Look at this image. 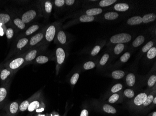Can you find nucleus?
I'll list each match as a JSON object with an SVG mask.
<instances>
[{
	"instance_id": "f257e3e1",
	"label": "nucleus",
	"mask_w": 156,
	"mask_h": 116,
	"mask_svg": "<svg viewBox=\"0 0 156 116\" xmlns=\"http://www.w3.org/2000/svg\"><path fill=\"white\" fill-rule=\"evenodd\" d=\"M25 66V59L24 54H21L20 55L13 58L12 60L7 61L3 64L4 68L9 69L12 71L14 74H16L17 71Z\"/></svg>"
},
{
	"instance_id": "f03ea898",
	"label": "nucleus",
	"mask_w": 156,
	"mask_h": 116,
	"mask_svg": "<svg viewBox=\"0 0 156 116\" xmlns=\"http://www.w3.org/2000/svg\"><path fill=\"white\" fill-rule=\"evenodd\" d=\"M46 47L47 46L45 45V43L42 42L36 47H34L25 53H23L24 55L25 66L32 62L37 57L41 54V52L45 49Z\"/></svg>"
},
{
	"instance_id": "7ed1b4c3",
	"label": "nucleus",
	"mask_w": 156,
	"mask_h": 116,
	"mask_svg": "<svg viewBox=\"0 0 156 116\" xmlns=\"http://www.w3.org/2000/svg\"><path fill=\"white\" fill-rule=\"evenodd\" d=\"M45 31V29H43L40 32L33 36L30 39L28 45L23 51V52H25V51L27 52L28 51L30 50L34 47H36L37 46L41 43L42 41L44 39Z\"/></svg>"
},
{
	"instance_id": "20e7f679",
	"label": "nucleus",
	"mask_w": 156,
	"mask_h": 116,
	"mask_svg": "<svg viewBox=\"0 0 156 116\" xmlns=\"http://www.w3.org/2000/svg\"><path fill=\"white\" fill-rule=\"evenodd\" d=\"M44 103V102L42 91L41 90H40L35 92V97L30 102L27 111L30 113H34V111L38 109Z\"/></svg>"
},
{
	"instance_id": "39448f33",
	"label": "nucleus",
	"mask_w": 156,
	"mask_h": 116,
	"mask_svg": "<svg viewBox=\"0 0 156 116\" xmlns=\"http://www.w3.org/2000/svg\"><path fill=\"white\" fill-rule=\"evenodd\" d=\"M20 102L18 101H14L8 102L3 107L2 110L6 112L8 116H16L19 111V105Z\"/></svg>"
},
{
	"instance_id": "423d86ee",
	"label": "nucleus",
	"mask_w": 156,
	"mask_h": 116,
	"mask_svg": "<svg viewBox=\"0 0 156 116\" xmlns=\"http://www.w3.org/2000/svg\"><path fill=\"white\" fill-rule=\"evenodd\" d=\"M14 72L7 68H3L0 71V82L1 85H5L11 83L12 78L14 76Z\"/></svg>"
},
{
	"instance_id": "0eeeda50",
	"label": "nucleus",
	"mask_w": 156,
	"mask_h": 116,
	"mask_svg": "<svg viewBox=\"0 0 156 116\" xmlns=\"http://www.w3.org/2000/svg\"><path fill=\"white\" fill-rule=\"evenodd\" d=\"M10 84L0 86V110H2L8 103Z\"/></svg>"
},
{
	"instance_id": "6e6552de",
	"label": "nucleus",
	"mask_w": 156,
	"mask_h": 116,
	"mask_svg": "<svg viewBox=\"0 0 156 116\" xmlns=\"http://www.w3.org/2000/svg\"><path fill=\"white\" fill-rule=\"evenodd\" d=\"M131 40V36L126 33H121L112 36L110 38V41L114 44L125 43L129 42Z\"/></svg>"
},
{
	"instance_id": "1a4fd4ad",
	"label": "nucleus",
	"mask_w": 156,
	"mask_h": 116,
	"mask_svg": "<svg viewBox=\"0 0 156 116\" xmlns=\"http://www.w3.org/2000/svg\"><path fill=\"white\" fill-rule=\"evenodd\" d=\"M37 13L36 10L30 9L23 13L21 19L25 24H28L37 17Z\"/></svg>"
},
{
	"instance_id": "9d476101",
	"label": "nucleus",
	"mask_w": 156,
	"mask_h": 116,
	"mask_svg": "<svg viewBox=\"0 0 156 116\" xmlns=\"http://www.w3.org/2000/svg\"><path fill=\"white\" fill-rule=\"evenodd\" d=\"M56 33V27L55 25H50L45 29L44 39L47 42L53 41Z\"/></svg>"
},
{
	"instance_id": "9b49d317",
	"label": "nucleus",
	"mask_w": 156,
	"mask_h": 116,
	"mask_svg": "<svg viewBox=\"0 0 156 116\" xmlns=\"http://www.w3.org/2000/svg\"><path fill=\"white\" fill-rule=\"evenodd\" d=\"M29 40V39L27 37H23L19 39L16 43L14 53H19L20 52H23L28 45Z\"/></svg>"
},
{
	"instance_id": "f8f14e48",
	"label": "nucleus",
	"mask_w": 156,
	"mask_h": 116,
	"mask_svg": "<svg viewBox=\"0 0 156 116\" xmlns=\"http://www.w3.org/2000/svg\"><path fill=\"white\" fill-rule=\"evenodd\" d=\"M41 11L44 17L48 16L51 13L52 10V4L51 2L46 1L41 3Z\"/></svg>"
},
{
	"instance_id": "ddd939ff",
	"label": "nucleus",
	"mask_w": 156,
	"mask_h": 116,
	"mask_svg": "<svg viewBox=\"0 0 156 116\" xmlns=\"http://www.w3.org/2000/svg\"><path fill=\"white\" fill-rule=\"evenodd\" d=\"M56 57L58 64L61 65L64 62L66 58V54L64 49L58 48L56 51Z\"/></svg>"
},
{
	"instance_id": "4468645a",
	"label": "nucleus",
	"mask_w": 156,
	"mask_h": 116,
	"mask_svg": "<svg viewBox=\"0 0 156 116\" xmlns=\"http://www.w3.org/2000/svg\"><path fill=\"white\" fill-rule=\"evenodd\" d=\"M35 96V93L33 94L31 96H30L29 98L24 101H23L22 102L20 103V105H19V111L20 112H23V111H26L28 110V107L29 106L30 102L34 98Z\"/></svg>"
},
{
	"instance_id": "2eb2a0df",
	"label": "nucleus",
	"mask_w": 156,
	"mask_h": 116,
	"mask_svg": "<svg viewBox=\"0 0 156 116\" xmlns=\"http://www.w3.org/2000/svg\"><path fill=\"white\" fill-rule=\"evenodd\" d=\"M147 96V94L145 93H141L138 94L134 99V104L137 106H141L145 102Z\"/></svg>"
},
{
	"instance_id": "dca6fc26",
	"label": "nucleus",
	"mask_w": 156,
	"mask_h": 116,
	"mask_svg": "<svg viewBox=\"0 0 156 116\" xmlns=\"http://www.w3.org/2000/svg\"><path fill=\"white\" fill-rule=\"evenodd\" d=\"M142 22V18L141 16H135L131 17L127 21V23L129 25H139Z\"/></svg>"
},
{
	"instance_id": "f3484780",
	"label": "nucleus",
	"mask_w": 156,
	"mask_h": 116,
	"mask_svg": "<svg viewBox=\"0 0 156 116\" xmlns=\"http://www.w3.org/2000/svg\"><path fill=\"white\" fill-rule=\"evenodd\" d=\"M156 19V15L153 13L146 14L142 18V22L144 23H148L155 21Z\"/></svg>"
},
{
	"instance_id": "a211bd4d",
	"label": "nucleus",
	"mask_w": 156,
	"mask_h": 116,
	"mask_svg": "<svg viewBox=\"0 0 156 116\" xmlns=\"http://www.w3.org/2000/svg\"><path fill=\"white\" fill-rule=\"evenodd\" d=\"M114 8L116 11L124 12L129 9V5L125 3H117L115 5Z\"/></svg>"
},
{
	"instance_id": "6ab92c4d",
	"label": "nucleus",
	"mask_w": 156,
	"mask_h": 116,
	"mask_svg": "<svg viewBox=\"0 0 156 116\" xmlns=\"http://www.w3.org/2000/svg\"><path fill=\"white\" fill-rule=\"evenodd\" d=\"M39 28L40 27L37 24L31 25L25 31L24 35L26 36L31 35L33 33L37 31L39 29Z\"/></svg>"
},
{
	"instance_id": "aec40b11",
	"label": "nucleus",
	"mask_w": 156,
	"mask_h": 116,
	"mask_svg": "<svg viewBox=\"0 0 156 116\" xmlns=\"http://www.w3.org/2000/svg\"><path fill=\"white\" fill-rule=\"evenodd\" d=\"M34 61V63L37 64H44L49 61V58L46 56L40 55L37 57L36 58Z\"/></svg>"
},
{
	"instance_id": "412c9836",
	"label": "nucleus",
	"mask_w": 156,
	"mask_h": 116,
	"mask_svg": "<svg viewBox=\"0 0 156 116\" xmlns=\"http://www.w3.org/2000/svg\"><path fill=\"white\" fill-rule=\"evenodd\" d=\"M11 21V17L8 14L0 13V23L6 25Z\"/></svg>"
},
{
	"instance_id": "4be33fe9",
	"label": "nucleus",
	"mask_w": 156,
	"mask_h": 116,
	"mask_svg": "<svg viewBox=\"0 0 156 116\" xmlns=\"http://www.w3.org/2000/svg\"><path fill=\"white\" fill-rule=\"evenodd\" d=\"M13 23L18 29L20 30H23L25 28L26 24L23 22L21 18H16L13 19Z\"/></svg>"
},
{
	"instance_id": "5701e85b",
	"label": "nucleus",
	"mask_w": 156,
	"mask_h": 116,
	"mask_svg": "<svg viewBox=\"0 0 156 116\" xmlns=\"http://www.w3.org/2000/svg\"><path fill=\"white\" fill-rule=\"evenodd\" d=\"M57 40H58V42L60 43V44H66V36L65 33L62 30H60L58 31L57 36Z\"/></svg>"
},
{
	"instance_id": "b1692460",
	"label": "nucleus",
	"mask_w": 156,
	"mask_h": 116,
	"mask_svg": "<svg viewBox=\"0 0 156 116\" xmlns=\"http://www.w3.org/2000/svg\"><path fill=\"white\" fill-rule=\"evenodd\" d=\"M126 80L127 85L129 86H133L135 83V76L132 73L128 74L126 77Z\"/></svg>"
},
{
	"instance_id": "393cba45",
	"label": "nucleus",
	"mask_w": 156,
	"mask_h": 116,
	"mask_svg": "<svg viewBox=\"0 0 156 116\" xmlns=\"http://www.w3.org/2000/svg\"><path fill=\"white\" fill-rule=\"evenodd\" d=\"M102 9L100 8H91L87 10L86 15L89 16H94L101 14Z\"/></svg>"
},
{
	"instance_id": "a878e982",
	"label": "nucleus",
	"mask_w": 156,
	"mask_h": 116,
	"mask_svg": "<svg viewBox=\"0 0 156 116\" xmlns=\"http://www.w3.org/2000/svg\"><path fill=\"white\" fill-rule=\"evenodd\" d=\"M119 17V14L115 12H109L104 15V18L107 20H114Z\"/></svg>"
},
{
	"instance_id": "bb28decb",
	"label": "nucleus",
	"mask_w": 156,
	"mask_h": 116,
	"mask_svg": "<svg viewBox=\"0 0 156 116\" xmlns=\"http://www.w3.org/2000/svg\"><path fill=\"white\" fill-rule=\"evenodd\" d=\"M144 41H145V38L143 36H138V37L134 40V41L132 43V45L133 47L136 48L142 45L144 42Z\"/></svg>"
},
{
	"instance_id": "cd10ccee",
	"label": "nucleus",
	"mask_w": 156,
	"mask_h": 116,
	"mask_svg": "<svg viewBox=\"0 0 156 116\" xmlns=\"http://www.w3.org/2000/svg\"><path fill=\"white\" fill-rule=\"evenodd\" d=\"M112 76L114 79H120L125 76V73L123 71L115 70L112 72Z\"/></svg>"
},
{
	"instance_id": "c85d7f7f",
	"label": "nucleus",
	"mask_w": 156,
	"mask_h": 116,
	"mask_svg": "<svg viewBox=\"0 0 156 116\" xmlns=\"http://www.w3.org/2000/svg\"><path fill=\"white\" fill-rule=\"evenodd\" d=\"M103 109L107 113L111 114H115L116 113V110L115 108L109 104H104L103 106Z\"/></svg>"
},
{
	"instance_id": "c756f323",
	"label": "nucleus",
	"mask_w": 156,
	"mask_h": 116,
	"mask_svg": "<svg viewBox=\"0 0 156 116\" xmlns=\"http://www.w3.org/2000/svg\"><path fill=\"white\" fill-rule=\"evenodd\" d=\"M94 20V16H89L87 15H81L79 18V21L81 22H92Z\"/></svg>"
},
{
	"instance_id": "7c9ffc66",
	"label": "nucleus",
	"mask_w": 156,
	"mask_h": 116,
	"mask_svg": "<svg viewBox=\"0 0 156 116\" xmlns=\"http://www.w3.org/2000/svg\"><path fill=\"white\" fill-rule=\"evenodd\" d=\"M116 2V0H102L100 2L99 4L101 7H108L115 3Z\"/></svg>"
},
{
	"instance_id": "2f4dec72",
	"label": "nucleus",
	"mask_w": 156,
	"mask_h": 116,
	"mask_svg": "<svg viewBox=\"0 0 156 116\" xmlns=\"http://www.w3.org/2000/svg\"><path fill=\"white\" fill-rule=\"evenodd\" d=\"M147 57L148 59H152L156 56V48L155 47H152L147 53Z\"/></svg>"
},
{
	"instance_id": "473e14b6",
	"label": "nucleus",
	"mask_w": 156,
	"mask_h": 116,
	"mask_svg": "<svg viewBox=\"0 0 156 116\" xmlns=\"http://www.w3.org/2000/svg\"><path fill=\"white\" fill-rule=\"evenodd\" d=\"M124 48V45L123 44L119 43L117 44L114 49V52L116 55H119L123 51Z\"/></svg>"
},
{
	"instance_id": "72a5a7b5",
	"label": "nucleus",
	"mask_w": 156,
	"mask_h": 116,
	"mask_svg": "<svg viewBox=\"0 0 156 116\" xmlns=\"http://www.w3.org/2000/svg\"><path fill=\"white\" fill-rule=\"evenodd\" d=\"M5 34H6L7 39L9 40H11L13 38L14 35V29L12 28H8L6 30Z\"/></svg>"
},
{
	"instance_id": "f704fd0d",
	"label": "nucleus",
	"mask_w": 156,
	"mask_h": 116,
	"mask_svg": "<svg viewBox=\"0 0 156 116\" xmlns=\"http://www.w3.org/2000/svg\"><path fill=\"white\" fill-rule=\"evenodd\" d=\"M79 77V74L78 72H76L75 74H73V75L72 76L71 78L70 79V83L72 85H75L77 83Z\"/></svg>"
},
{
	"instance_id": "c9c22d12",
	"label": "nucleus",
	"mask_w": 156,
	"mask_h": 116,
	"mask_svg": "<svg viewBox=\"0 0 156 116\" xmlns=\"http://www.w3.org/2000/svg\"><path fill=\"white\" fill-rule=\"evenodd\" d=\"M95 66V63L94 62L89 61L85 63L84 64L83 68H84V69L87 70L92 69L94 68Z\"/></svg>"
},
{
	"instance_id": "e433bc0d",
	"label": "nucleus",
	"mask_w": 156,
	"mask_h": 116,
	"mask_svg": "<svg viewBox=\"0 0 156 116\" xmlns=\"http://www.w3.org/2000/svg\"><path fill=\"white\" fill-rule=\"evenodd\" d=\"M154 45V43L152 41H150L148 42L147 44L144 46L143 48H142V52L143 53H146V52H148V51Z\"/></svg>"
},
{
	"instance_id": "4c0bfd02",
	"label": "nucleus",
	"mask_w": 156,
	"mask_h": 116,
	"mask_svg": "<svg viewBox=\"0 0 156 116\" xmlns=\"http://www.w3.org/2000/svg\"><path fill=\"white\" fill-rule=\"evenodd\" d=\"M124 94L125 96L128 98H132L135 96V92L132 90L130 89H127L125 90L124 91Z\"/></svg>"
},
{
	"instance_id": "58836bf2",
	"label": "nucleus",
	"mask_w": 156,
	"mask_h": 116,
	"mask_svg": "<svg viewBox=\"0 0 156 116\" xmlns=\"http://www.w3.org/2000/svg\"><path fill=\"white\" fill-rule=\"evenodd\" d=\"M119 98H120V96H119V94L115 93L109 98L108 102L111 104L115 103L119 99Z\"/></svg>"
},
{
	"instance_id": "ea45409f",
	"label": "nucleus",
	"mask_w": 156,
	"mask_h": 116,
	"mask_svg": "<svg viewBox=\"0 0 156 116\" xmlns=\"http://www.w3.org/2000/svg\"><path fill=\"white\" fill-rule=\"evenodd\" d=\"M109 55L108 54H105L103 55V56L101 58L100 61V64L101 66H104L108 61V59H109Z\"/></svg>"
},
{
	"instance_id": "a19ab883",
	"label": "nucleus",
	"mask_w": 156,
	"mask_h": 116,
	"mask_svg": "<svg viewBox=\"0 0 156 116\" xmlns=\"http://www.w3.org/2000/svg\"><path fill=\"white\" fill-rule=\"evenodd\" d=\"M122 87L123 86L121 84H117L112 87V89H111V91L113 93H116L117 91L121 90L122 89Z\"/></svg>"
},
{
	"instance_id": "79ce46f5",
	"label": "nucleus",
	"mask_w": 156,
	"mask_h": 116,
	"mask_svg": "<svg viewBox=\"0 0 156 116\" xmlns=\"http://www.w3.org/2000/svg\"><path fill=\"white\" fill-rule=\"evenodd\" d=\"M156 82V76L155 75L151 76L148 81V85L150 88L152 87L155 85Z\"/></svg>"
},
{
	"instance_id": "37998d69",
	"label": "nucleus",
	"mask_w": 156,
	"mask_h": 116,
	"mask_svg": "<svg viewBox=\"0 0 156 116\" xmlns=\"http://www.w3.org/2000/svg\"><path fill=\"white\" fill-rule=\"evenodd\" d=\"M130 56H131V55H130V53H128V52H126V53H125V54H123L122 56L120 58V60H121V61L122 62H127V61H128V60H129Z\"/></svg>"
},
{
	"instance_id": "c03bdc74",
	"label": "nucleus",
	"mask_w": 156,
	"mask_h": 116,
	"mask_svg": "<svg viewBox=\"0 0 156 116\" xmlns=\"http://www.w3.org/2000/svg\"><path fill=\"white\" fill-rule=\"evenodd\" d=\"M153 99H154V97H153V96L151 95V94H150L148 96H147L146 101L143 104L144 106H147L148 105H149L153 102Z\"/></svg>"
},
{
	"instance_id": "a18cd8bd",
	"label": "nucleus",
	"mask_w": 156,
	"mask_h": 116,
	"mask_svg": "<svg viewBox=\"0 0 156 116\" xmlns=\"http://www.w3.org/2000/svg\"><path fill=\"white\" fill-rule=\"evenodd\" d=\"M45 109V105L44 103L38 108L34 112V114H38V113H42L44 112Z\"/></svg>"
},
{
	"instance_id": "49530a36",
	"label": "nucleus",
	"mask_w": 156,
	"mask_h": 116,
	"mask_svg": "<svg viewBox=\"0 0 156 116\" xmlns=\"http://www.w3.org/2000/svg\"><path fill=\"white\" fill-rule=\"evenodd\" d=\"M101 49V48L100 46H96L92 50V52H91V55L93 56L96 55L100 51Z\"/></svg>"
},
{
	"instance_id": "de8ad7c7",
	"label": "nucleus",
	"mask_w": 156,
	"mask_h": 116,
	"mask_svg": "<svg viewBox=\"0 0 156 116\" xmlns=\"http://www.w3.org/2000/svg\"><path fill=\"white\" fill-rule=\"evenodd\" d=\"M7 28L5 25L0 23V36H2L6 33Z\"/></svg>"
},
{
	"instance_id": "09e8293b",
	"label": "nucleus",
	"mask_w": 156,
	"mask_h": 116,
	"mask_svg": "<svg viewBox=\"0 0 156 116\" xmlns=\"http://www.w3.org/2000/svg\"><path fill=\"white\" fill-rule=\"evenodd\" d=\"M55 6L58 7H61L64 5L65 3V0H56L54 1Z\"/></svg>"
},
{
	"instance_id": "8fccbe9b",
	"label": "nucleus",
	"mask_w": 156,
	"mask_h": 116,
	"mask_svg": "<svg viewBox=\"0 0 156 116\" xmlns=\"http://www.w3.org/2000/svg\"><path fill=\"white\" fill-rule=\"evenodd\" d=\"M89 113L87 109H83L80 113V116H88Z\"/></svg>"
},
{
	"instance_id": "3c124183",
	"label": "nucleus",
	"mask_w": 156,
	"mask_h": 116,
	"mask_svg": "<svg viewBox=\"0 0 156 116\" xmlns=\"http://www.w3.org/2000/svg\"><path fill=\"white\" fill-rule=\"evenodd\" d=\"M65 3L68 6H71L75 3L74 0H66L65 1Z\"/></svg>"
},
{
	"instance_id": "603ef678",
	"label": "nucleus",
	"mask_w": 156,
	"mask_h": 116,
	"mask_svg": "<svg viewBox=\"0 0 156 116\" xmlns=\"http://www.w3.org/2000/svg\"><path fill=\"white\" fill-rule=\"evenodd\" d=\"M48 114L44 113H38V114H34L33 116H48Z\"/></svg>"
},
{
	"instance_id": "864d4df0",
	"label": "nucleus",
	"mask_w": 156,
	"mask_h": 116,
	"mask_svg": "<svg viewBox=\"0 0 156 116\" xmlns=\"http://www.w3.org/2000/svg\"><path fill=\"white\" fill-rule=\"evenodd\" d=\"M48 116H60L57 112H52L51 114L48 115Z\"/></svg>"
},
{
	"instance_id": "5fc2aeb1",
	"label": "nucleus",
	"mask_w": 156,
	"mask_h": 116,
	"mask_svg": "<svg viewBox=\"0 0 156 116\" xmlns=\"http://www.w3.org/2000/svg\"><path fill=\"white\" fill-rule=\"evenodd\" d=\"M153 103L154 104H156V97L154 98V99H153Z\"/></svg>"
},
{
	"instance_id": "6e6d98bb",
	"label": "nucleus",
	"mask_w": 156,
	"mask_h": 116,
	"mask_svg": "<svg viewBox=\"0 0 156 116\" xmlns=\"http://www.w3.org/2000/svg\"><path fill=\"white\" fill-rule=\"evenodd\" d=\"M33 115H34V113H30L28 114V115H27L26 116H33Z\"/></svg>"
},
{
	"instance_id": "4d7b16f0",
	"label": "nucleus",
	"mask_w": 156,
	"mask_h": 116,
	"mask_svg": "<svg viewBox=\"0 0 156 116\" xmlns=\"http://www.w3.org/2000/svg\"><path fill=\"white\" fill-rule=\"evenodd\" d=\"M3 65L2 64H0V71L1 70L2 68H3Z\"/></svg>"
},
{
	"instance_id": "13d9d810",
	"label": "nucleus",
	"mask_w": 156,
	"mask_h": 116,
	"mask_svg": "<svg viewBox=\"0 0 156 116\" xmlns=\"http://www.w3.org/2000/svg\"><path fill=\"white\" fill-rule=\"evenodd\" d=\"M5 114H6V113H0V116H4V115H5Z\"/></svg>"
},
{
	"instance_id": "bf43d9fd",
	"label": "nucleus",
	"mask_w": 156,
	"mask_h": 116,
	"mask_svg": "<svg viewBox=\"0 0 156 116\" xmlns=\"http://www.w3.org/2000/svg\"><path fill=\"white\" fill-rule=\"evenodd\" d=\"M152 116H156V112L155 111V112H153V114H152Z\"/></svg>"
},
{
	"instance_id": "052dcab7",
	"label": "nucleus",
	"mask_w": 156,
	"mask_h": 116,
	"mask_svg": "<svg viewBox=\"0 0 156 116\" xmlns=\"http://www.w3.org/2000/svg\"><path fill=\"white\" fill-rule=\"evenodd\" d=\"M66 112L65 113L64 115H63V116H66Z\"/></svg>"
},
{
	"instance_id": "680f3d73",
	"label": "nucleus",
	"mask_w": 156,
	"mask_h": 116,
	"mask_svg": "<svg viewBox=\"0 0 156 116\" xmlns=\"http://www.w3.org/2000/svg\"><path fill=\"white\" fill-rule=\"evenodd\" d=\"M4 116H7V115H6V114H5V115H4Z\"/></svg>"
}]
</instances>
